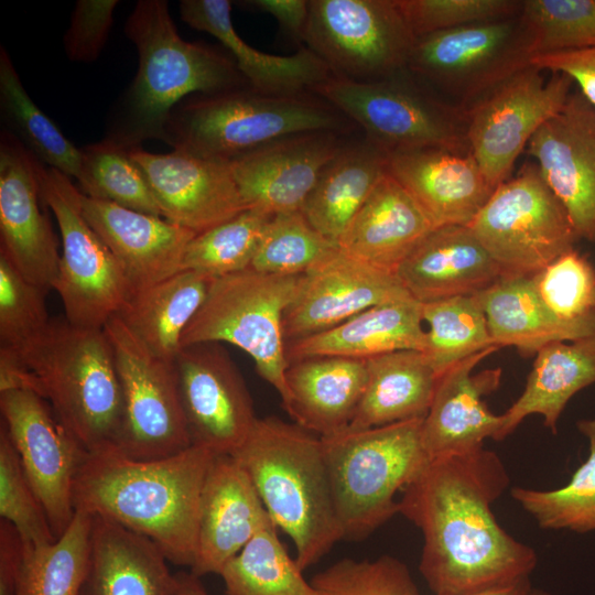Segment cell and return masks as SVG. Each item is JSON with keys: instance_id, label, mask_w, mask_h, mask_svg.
<instances>
[{"instance_id": "obj_8", "label": "cell", "mask_w": 595, "mask_h": 595, "mask_svg": "<svg viewBox=\"0 0 595 595\" xmlns=\"http://www.w3.org/2000/svg\"><path fill=\"white\" fill-rule=\"evenodd\" d=\"M301 275H275L246 269L214 278L207 296L186 327L181 346L228 343L255 363L261 378L288 409L289 359L283 318L296 295Z\"/></svg>"}, {"instance_id": "obj_52", "label": "cell", "mask_w": 595, "mask_h": 595, "mask_svg": "<svg viewBox=\"0 0 595 595\" xmlns=\"http://www.w3.org/2000/svg\"><path fill=\"white\" fill-rule=\"evenodd\" d=\"M117 0H78L63 39L67 57L89 63L101 53L113 21Z\"/></svg>"}, {"instance_id": "obj_25", "label": "cell", "mask_w": 595, "mask_h": 595, "mask_svg": "<svg viewBox=\"0 0 595 595\" xmlns=\"http://www.w3.org/2000/svg\"><path fill=\"white\" fill-rule=\"evenodd\" d=\"M83 215L120 264L132 293L182 270L196 234L163 217L144 214L80 192Z\"/></svg>"}, {"instance_id": "obj_21", "label": "cell", "mask_w": 595, "mask_h": 595, "mask_svg": "<svg viewBox=\"0 0 595 595\" xmlns=\"http://www.w3.org/2000/svg\"><path fill=\"white\" fill-rule=\"evenodd\" d=\"M128 152L143 172L162 217L196 235L246 209L229 161L181 150L152 153L137 147Z\"/></svg>"}, {"instance_id": "obj_14", "label": "cell", "mask_w": 595, "mask_h": 595, "mask_svg": "<svg viewBox=\"0 0 595 595\" xmlns=\"http://www.w3.org/2000/svg\"><path fill=\"white\" fill-rule=\"evenodd\" d=\"M119 375L123 415L115 450L132 459L173 456L192 443L174 361L150 353L116 315L104 326Z\"/></svg>"}, {"instance_id": "obj_11", "label": "cell", "mask_w": 595, "mask_h": 595, "mask_svg": "<svg viewBox=\"0 0 595 595\" xmlns=\"http://www.w3.org/2000/svg\"><path fill=\"white\" fill-rule=\"evenodd\" d=\"M303 43L333 77L358 83L404 73L415 43L397 0H309Z\"/></svg>"}, {"instance_id": "obj_3", "label": "cell", "mask_w": 595, "mask_h": 595, "mask_svg": "<svg viewBox=\"0 0 595 595\" xmlns=\"http://www.w3.org/2000/svg\"><path fill=\"white\" fill-rule=\"evenodd\" d=\"M125 33L138 51V72L110 111L105 137L121 148L164 141L173 109L190 96L249 86L230 55L180 36L165 0H139Z\"/></svg>"}, {"instance_id": "obj_5", "label": "cell", "mask_w": 595, "mask_h": 595, "mask_svg": "<svg viewBox=\"0 0 595 595\" xmlns=\"http://www.w3.org/2000/svg\"><path fill=\"white\" fill-rule=\"evenodd\" d=\"M356 125L313 93L271 95L249 86L185 98L172 111L164 142L230 161L277 140L307 132L349 134Z\"/></svg>"}, {"instance_id": "obj_12", "label": "cell", "mask_w": 595, "mask_h": 595, "mask_svg": "<svg viewBox=\"0 0 595 595\" xmlns=\"http://www.w3.org/2000/svg\"><path fill=\"white\" fill-rule=\"evenodd\" d=\"M42 192L61 234L60 270L53 290L61 298L64 317L79 327L104 328L132 295L129 282L84 217L80 191L71 177L43 167Z\"/></svg>"}, {"instance_id": "obj_42", "label": "cell", "mask_w": 595, "mask_h": 595, "mask_svg": "<svg viewBox=\"0 0 595 595\" xmlns=\"http://www.w3.org/2000/svg\"><path fill=\"white\" fill-rule=\"evenodd\" d=\"M588 441V456L563 487L539 490L513 487L511 497L542 529H566L578 533L595 530V419L577 422Z\"/></svg>"}, {"instance_id": "obj_36", "label": "cell", "mask_w": 595, "mask_h": 595, "mask_svg": "<svg viewBox=\"0 0 595 595\" xmlns=\"http://www.w3.org/2000/svg\"><path fill=\"white\" fill-rule=\"evenodd\" d=\"M366 363L367 383L350 428L381 426L426 415L439 376L423 351L397 350Z\"/></svg>"}, {"instance_id": "obj_2", "label": "cell", "mask_w": 595, "mask_h": 595, "mask_svg": "<svg viewBox=\"0 0 595 595\" xmlns=\"http://www.w3.org/2000/svg\"><path fill=\"white\" fill-rule=\"evenodd\" d=\"M215 455L195 445L151 461L113 447L87 452L75 479V511L110 519L153 541L169 562L192 567L202 487Z\"/></svg>"}, {"instance_id": "obj_24", "label": "cell", "mask_w": 595, "mask_h": 595, "mask_svg": "<svg viewBox=\"0 0 595 595\" xmlns=\"http://www.w3.org/2000/svg\"><path fill=\"white\" fill-rule=\"evenodd\" d=\"M498 348L466 358L439 377L422 422V444L430 459L477 451L487 439L500 441L502 414H494L484 397L499 387L501 370L473 372Z\"/></svg>"}, {"instance_id": "obj_23", "label": "cell", "mask_w": 595, "mask_h": 595, "mask_svg": "<svg viewBox=\"0 0 595 595\" xmlns=\"http://www.w3.org/2000/svg\"><path fill=\"white\" fill-rule=\"evenodd\" d=\"M271 521L245 469L231 455L216 454L202 487L191 572L198 577L220 575L225 565Z\"/></svg>"}, {"instance_id": "obj_35", "label": "cell", "mask_w": 595, "mask_h": 595, "mask_svg": "<svg viewBox=\"0 0 595 595\" xmlns=\"http://www.w3.org/2000/svg\"><path fill=\"white\" fill-rule=\"evenodd\" d=\"M594 383L595 335L547 345L536 354L522 393L502 413L500 441L532 414L541 415L544 426L556 433L570 399Z\"/></svg>"}, {"instance_id": "obj_43", "label": "cell", "mask_w": 595, "mask_h": 595, "mask_svg": "<svg viewBox=\"0 0 595 595\" xmlns=\"http://www.w3.org/2000/svg\"><path fill=\"white\" fill-rule=\"evenodd\" d=\"M79 191L91 198L162 217L161 208L128 149L106 139L79 148Z\"/></svg>"}, {"instance_id": "obj_31", "label": "cell", "mask_w": 595, "mask_h": 595, "mask_svg": "<svg viewBox=\"0 0 595 595\" xmlns=\"http://www.w3.org/2000/svg\"><path fill=\"white\" fill-rule=\"evenodd\" d=\"M294 423L325 436L348 428L367 383V363L316 356L290 363L285 375Z\"/></svg>"}, {"instance_id": "obj_50", "label": "cell", "mask_w": 595, "mask_h": 595, "mask_svg": "<svg viewBox=\"0 0 595 595\" xmlns=\"http://www.w3.org/2000/svg\"><path fill=\"white\" fill-rule=\"evenodd\" d=\"M45 294L0 252V348L21 349L46 331Z\"/></svg>"}, {"instance_id": "obj_57", "label": "cell", "mask_w": 595, "mask_h": 595, "mask_svg": "<svg viewBox=\"0 0 595 595\" xmlns=\"http://www.w3.org/2000/svg\"><path fill=\"white\" fill-rule=\"evenodd\" d=\"M532 587L530 578H527L506 586L466 595H529Z\"/></svg>"}, {"instance_id": "obj_33", "label": "cell", "mask_w": 595, "mask_h": 595, "mask_svg": "<svg viewBox=\"0 0 595 595\" xmlns=\"http://www.w3.org/2000/svg\"><path fill=\"white\" fill-rule=\"evenodd\" d=\"M421 303L413 298L367 309L322 333L286 345L289 363L316 356L367 360L404 349L423 351Z\"/></svg>"}, {"instance_id": "obj_54", "label": "cell", "mask_w": 595, "mask_h": 595, "mask_svg": "<svg viewBox=\"0 0 595 595\" xmlns=\"http://www.w3.org/2000/svg\"><path fill=\"white\" fill-rule=\"evenodd\" d=\"M24 542L14 527L0 520V595H15L24 560Z\"/></svg>"}, {"instance_id": "obj_48", "label": "cell", "mask_w": 595, "mask_h": 595, "mask_svg": "<svg viewBox=\"0 0 595 595\" xmlns=\"http://www.w3.org/2000/svg\"><path fill=\"white\" fill-rule=\"evenodd\" d=\"M317 595H420L408 566L397 558L342 559L311 578Z\"/></svg>"}, {"instance_id": "obj_56", "label": "cell", "mask_w": 595, "mask_h": 595, "mask_svg": "<svg viewBox=\"0 0 595 595\" xmlns=\"http://www.w3.org/2000/svg\"><path fill=\"white\" fill-rule=\"evenodd\" d=\"M176 595H208L198 576L190 573H177Z\"/></svg>"}, {"instance_id": "obj_41", "label": "cell", "mask_w": 595, "mask_h": 595, "mask_svg": "<svg viewBox=\"0 0 595 595\" xmlns=\"http://www.w3.org/2000/svg\"><path fill=\"white\" fill-rule=\"evenodd\" d=\"M421 310L429 326L423 353L439 377L462 360L498 347L475 294L421 303Z\"/></svg>"}, {"instance_id": "obj_22", "label": "cell", "mask_w": 595, "mask_h": 595, "mask_svg": "<svg viewBox=\"0 0 595 595\" xmlns=\"http://www.w3.org/2000/svg\"><path fill=\"white\" fill-rule=\"evenodd\" d=\"M344 136L348 134H294L230 160L245 208L271 216L301 212Z\"/></svg>"}, {"instance_id": "obj_16", "label": "cell", "mask_w": 595, "mask_h": 595, "mask_svg": "<svg viewBox=\"0 0 595 595\" xmlns=\"http://www.w3.org/2000/svg\"><path fill=\"white\" fill-rule=\"evenodd\" d=\"M0 410L25 476L57 539L75 516L74 485L87 451L52 405L33 391L0 392Z\"/></svg>"}, {"instance_id": "obj_45", "label": "cell", "mask_w": 595, "mask_h": 595, "mask_svg": "<svg viewBox=\"0 0 595 595\" xmlns=\"http://www.w3.org/2000/svg\"><path fill=\"white\" fill-rule=\"evenodd\" d=\"M533 57L595 46V0H523Z\"/></svg>"}, {"instance_id": "obj_6", "label": "cell", "mask_w": 595, "mask_h": 595, "mask_svg": "<svg viewBox=\"0 0 595 595\" xmlns=\"http://www.w3.org/2000/svg\"><path fill=\"white\" fill-rule=\"evenodd\" d=\"M17 351L36 377L41 397L88 453L115 447L123 397L104 328L55 317L42 335Z\"/></svg>"}, {"instance_id": "obj_20", "label": "cell", "mask_w": 595, "mask_h": 595, "mask_svg": "<svg viewBox=\"0 0 595 595\" xmlns=\"http://www.w3.org/2000/svg\"><path fill=\"white\" fill-rule=\"evenodd\" d=\"M526 151L563 205L578 239L595 244V107L572 90Z\"/></svg>"}, {"instance_id": "obj_58", "label": "cell", "mask_w": 595, "mask_h": 595, "mask_svg": "<svg viewBox=\"0 0 595 595\" xmlns=\"http://www.w3.org/2000/svg\"><path fill=\"white\" fill-rule=\"evenodd\" d=\"M529 595H552V594L545 589L532 587Z\"/></svg>"}, {"instance_id": "obj_38", "label": "cell", "mask_w": 595, "mask_h": 595, "mask_svg": "<svg viewBox=\"0 0 595 595\" xmlns=\"http://www.w3.org/2000/svg\"><path fill=\"white\" fill-rule=\"evenodd\" d=\"M93 516L75 511L66 531L44 547L24 544L15 595H82L91 547Z\"/></svg>"}, {"instance_id": "obj_53", "label": "cell", "mask_w": 595, "mask_h": 595, "mask_svg": "<svg viewBox=\"0 0 595 595\" xmlns=\"http://www.w3.org/2000/svg\"><path fill=\"white\" fill-rule=\"evenodd\" d=\"M531 64L543 72L569 76L584 98L595 107V46L533 57Z\"/></svg>"}, {"instance_id": "obj_27", "label": "cell", "mask_w": 595, "mask_h": 595, "mask_svg": "<svg viewBox=\"0 0 595 595\" xmlns=\"http://www.w3.org/2000/svg\"><path fill=\"white\" fill-rule=\"evenodd\" d=\"M397 277L420 303L477 294L502 272L468 226L434 228L400 264Z\"/></svg>"}, {"instance_id": "obj_7", "label": "cell", "mask_w": 595, "mask_h": 595, "mask_svg": "<svg viewBox=\"0 0 595 595\" xmlns=\"http://www.w3.org/2000/svg\"><path fill=\"white\" fill-rule=\"evenodd\" d=\"M424 418L321 436L344 539L360 540L399 513L394 496L430 463Z\"/></svg>"}, {"instance_id": "obj_26", "label": "cell", "mask_w": 595, "mask_h": 595, "mask_svg": "<svg viewBox=\"0 0 595 595\" xmlns=\"http://www.w3.org/2000/svg\"><path fill=\"white\" fill-rule=\"evenodd\" d=\"M388 172L434 228L468 226L495 190L469 152L436 148L392 152L388 153Z\"/></svg>"}, {"instance_id": "obj_17", "label": "cell", "mask_w": 595, "mask_h": 595, "mask_svg": "<svg viewBox=\"0 0 595 595\" xmlns=\"http://www.w3.org/2000/svg\"><path fill=\"white\" fill-rule=\"evenodd\" d=\"M174 366L192 445L230 455L258 418L228 353L219 343L193 344L181 348Z\"/></svg>"}, {"instance_id": "obj_9", "label": "cell", "mask_w": 595, "mask_h": 595, "mask_svg": "<svg viewBox=\"0 0 595 595\" xmlns=\"http://www.w3.org/2000/svg\"><path fill=\"white\" fill-rule=\"evenodd\" d=\"M401 75L368 83L332 76L312 93L388 153L426 148L467 153L464 108L439 100Z\"/></svg>"}, {"instance_id": "obj_19", "label": "cell", "mask_w": 595, "mask_h": 595, "mask_svg": "<svg viewBox=\"0 0 595 595\" xmlns=\"http://www.w3.org/2000/svg\"><path fill=\"white\" fill-rule=\"evenodd\" d=\"M410 298L396 273L337 247L301 275L296 295L284 313L286 345L335 327L367 309Z\"/></svg>"}, {"instance_id": "obj_46", "label": "cell", "mask_w": 595, "mask_h": 595, "mask_svg": "<svg viewBox=\"0 0 595 595\" xmlns=\"http://www.w3.org/2000/svg\"><path fill=\"white\" fill-rule=\"evenodd\" d=\"M338 246L326 239L302 212L270 219L249 269L275 275H302Z\"/></svg>"}, {"instance_id": "obj_32", "label": "cell", "mask_w": 595, "mask_h": 595, "mask_svg": "<svg viewBox=\"0 0 595 595\" xmlns=\"http://www.w3.org/2000/svg\"><path fill=\"white\" fill-rule=\"evenodd\" d=\"M475 295L499 348L513 346L531 356L555 342L595 335V312L573 321L559 317L539 296L531 275H501Z\"/></svg>"}, {"instance_id": "obj_47", "label": "cell", "mask_w": 595, "mask_h": 595, "mask_svg": "<svg viewBox=\"0 0 595 595\" xmlns=\"http://www.w3.org/2000/svg\"><path fill=\"white\" fill-rule=\"evenodd\" d=\"M0 517L28 547L56 541L46 512L29 483L4 423L0 426Z\"/></svg>"}, {"instance_id": "obj_4", "label": "cell", "mask_w": 595, "mask_h": 595, "mask_svg": "<svg viewBox=\"0 0 595 595\" xmlns=\"http://www.w3.org/2000/svg\"><path fill=\"white\" fill-rule=\"evenodd\" d=\"M230 455L275 526L292 539L302 571L344 539L320 435L274 416L258 418Z\"/></svg>"}, {"instance_id": "obj_44", "label": "cell", "mask_w": 595, "mask_h": 595, "mask_svg": "<svg viewBox=\"0 0 595 595\" xmlns=\"http://www.w3.org/2000/svg\"><path fill=\"white\" fill-rule=\"evenodd\" d=\"M271 218L266 213L245 209L197 234L186 247L182 270L217 278L249 269Z\"/></svg>"}, {"instance_id": "obj_39", "label": "cell", "mask_w": 595, "mask_h": 595, "mask_svg": "<svg viewBox=\"0 0 595 595\" xmlns=\"http://www.w3.org/2000/svg\"><path fill=\"white\" fill-rule=\"evenodd\" d=\"M0 106L13 134L41 162L63 174L80 173V149L34 104L6 48L0 50Z\"/></svg>"}, {"instance_id": "obj_18", "label": "cell", "mask_w": 595, "mask_h": 595, "mask_svg": "<svg viewBox=\"0 0 595 595\" xmlns=\"http://www.w3.org/2000/svg\"><path fill=\"white\" fill-rule=\"evenodd\" d=\"M43 165L10 131L0 138V252L29 282L54 288L61 255L43 210Z\"/></svg>"}, {"instance_id": "obj_34", "label": "cell", "mask_w": 595, "mask_h": 595, "mask_svg": "<svg viewBox=\"0 0 595 595\" xmlns=\"http://www.w3.org/2000/svg\"><path fill=\"white\" fill-rule=\"evenodd\" d=\"M387 171L388 152L369 138L344 141L324 166L301 212L315 230L337 245Z\"/></svg>"}, {"instance_id": "obj_15", "label": "cell", "mask_w": 595, "mask_h": 595, "mask_svg": "<svg viewBox=\"0 0 595 595\" xmlns=\"http://www.w3.org/2000/svg\"><path fill=\"white\" fill-rule=\"evenodd\" d=\"M542 73L531 64L464 108L468 152L493 188L510 178L530 139L572 93L569 76Z\"/></svg>"}, {"instance_id": "obj_49", "label": "cell", "mask_w": 595, "mask_h": 595, "mask_svg": "<svg viewBox=\"0 0 595 595\" xmlns=\"http://www.w3.org/2000/svg\"><path fill=\"white\" fill-rule=\"evenodd\" d=\"M543 303L559 317L580 320L595 312V267L571 249L532 274Z\"/></svg>"}, {"instance_id": "obj_13", "label": "cell", "mask_w": 595, "mask_h": 595, "mask_svg": "<svg viewBox=\"0 0 595 595\" xmlns=\"http://www.w3.org/2000/svg\"><path fill=\"white\" fill-rule=\"evenodd\" d=\"M520 13L416 37L407 71L466 108L531 65Z\"/></svg>"}, {"instance_id": "obj_51", "label": "cell", "mask_w": 595, "mask_h": 595, "mask_svg": "<svg viewBox=\"0 0 595 595\" xmlns=\"http://www.w3.org/2000/svg\"><path fill=\"white\" fill-rule=\"evenodd\" d=\"M397 3L416 37L511 18L521 10L518 0H397Z\"/></svg>"}, {"instance_id": "obj_10", "label": "cell", "mask_w": 595, "mask_h": 595, "mask_svg": "<svg viewBox=\"0 0 595 595\" xmlns=\"http://www.w3.org/2000/svg\"><path fill=\"white\" fill-rule=\"evenodd\" d=\"M468 227L502 275H532L580 240L534 162L498 185Z\"/></svg>"}, {"instance_id": "obj_29", "label": "cell", "mask_w": 595, "mask_h": 595, "mask_svg": "<svg viewBox=\"0 0 595 595\" xmlns=\"http://www.w3.org/2000/svg\"><path fill=\"white\" fill-rule=\"evenodd\" d=\"M433 229L420 205L387 171L337 245L366 263L396 273Z\"/></svg>"}, {"instance_id": "obj_37", "label": "cell", "mask_w": 595, "mask_h": 595, "mask_svg": "<svg viewBox=\"0 0 595 595\" xmlns=\"http://www.w3.org/2000/svg\"><path fill=\"white\" fill-rule=\"evenodd\" d=\"M213 277L181 270L132 293L118 316L154 356L174 361L188 324L203 305Z\"/></svg>"}, {"instance_id": "obj_1", "label": "cell", "mask_w": 595, "mask_h": 595, "mask_svg": "<svg viewBox=\"0 0 595 595\" xmlns=\"http://www.w3.org/2000/svg\"><path fill=\"white\" fill-rule=\"evenodd\" d=\"M509 483L500 457L482 447L431 459L402 490L399 513L422 532L419 570L435 595H466L530 578L537 552L509 534L491 508Z\"/></svg>"}, {"instance_id": "obj_55", "label": "cell", "mask_w": 595, "mask_h": 595, "mask_svg": "<svg viewBox=\"0 0 595 595\" xmlns=\"http://www.w3.org/2000/svg\"><path fill=\"white\" fill-rule=\"evenodd\" d=\"M241 3L272 15L282 30L298 43H303L309 19V0H250Z\"/></svg>"}, {"instance_id": "obj_40", "label": "cell", "mask_w": 595, "mask_h": 595, "mask_svg": "<svg viewBox=\"0 0 595 595\" xmlns=\"http://www.w3.org/2000/svg\"><path fill=\"white\" fill-rule=\"evenodd\" d=\"M273 521L261 528L223 569L227 595H317L286 552Z\"/></svg>"}, {"instance_id": "obj_30", "label": "cell", "mask_w": 595, "mask_h": 595, "mask_svg": "<svg viewBox=\"0 0 595 595\" xmlns=\"http://www.w3.org/2000/svg\"><path fill=\"white\" fill-rule=\"evenodd\" d=\"M160 548L101 516H93L91 547L82 595H176V574Z\"/></svg>"}, {"instance_id": "obj_28", "label": "cell", "mask_w": 595, "mask_h": 595, "mask_svg": "<svg viewBox=\"0 0 595 595\" xmlns=\"http://www.w3.org/2000/svg\"><path fill=\"white\" fill-rule=\"evenodd\" d=\"M228 0H182L181 19L191 28L212 34L234 58L249 87L271 95L312 93L333 75L310 48L288 56L272 55L247 44L235 30Z\"/></svg>"}]
</instances>
